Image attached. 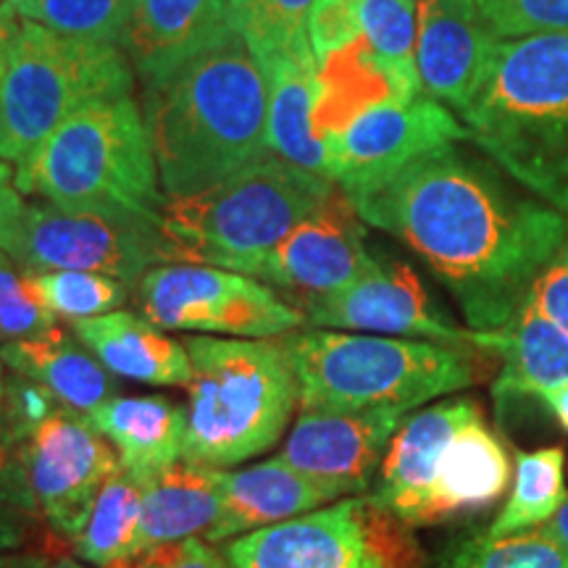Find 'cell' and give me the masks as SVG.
<instances>
[{"label":"cell","instance_id":"3","mask_svg":"<svg viewBox=\"0 0 568 568\" xmlns=\"http://www.w3.org/2000/svg\"><path fill=\"white\" fill-rule=\"evenodd\" d=\"M460 119L495 166L568 219V32L497 42Z\"/></svg>","mask_w":568,"mask_h":568},{"label":"cell","instance_id":"40","mask_svg":"<svg viewBox=\"0 0 568 568\" xmlns=\"http://www.w3.org/2000/svg\"><path fill=\"white\" fill-rule=\"evenodd\" d=\"M527 301L568 335V240L531 284Z\"/></svg>","mask_w":568,"mask_h":568},{"label":"cell","instance_id":"10","mask_svg":"<svg viewBox=\"0 0 568 568\" xmlns=\"http://www.w3.org/2000/svg\"><path fill=\"white\" fill-rule=\"evenodd\" d=\"M230 568H418L408 527L364 495H347L226 542Z\"/></svg>","mask_w":568,"mask_h":568},{"label":"cell","instance_id":"45","mask_svg":"<svg viewBox=\"0 0 568 568\" xmlns=\"http://www.w3.org/2000/svg\"><path fill=\"white\" fill-rule=\"evenodd\" d=\"M545 527H548V531L552 537L558 539L560 545H564L566 548V552H568V495H566V500H564V506L558 508V514L550 518L548 524H545Z\"/></svg>","mask_w":568,"mask_h":568},{"label":"cell","instance_id":"21","mask_svg":"<svg viewBox=\"0 0 568 568\" xmlns=\"http://www.w3.org/2000/svg\"><path fill=\"white\" fill-rule=\"evenodd\" d=\"M422 95L416 67L382 59L361 38L318 61L314 126L318 140L345 130L353 119L382 103H406Z\"/></svg>","mask_w":568,"mask_h":568},{"label":"cell","instance_id":"48","mask_svg":"<svg viewBox=\"0 0 568 568\" xmlns=\"http://www.w3.org/2000/svg\"><path fill=\"white\" fill-rule=\"evenodd\" d=\"M6 3V0H0V6H3Z\"/></svg>","mask_w":568,"mask_h":568},{"label":"cell","instance_id":"38","mask_svg":"<svg viewBox=\"0 0 568 568\" xmlns=\"http://www.w3.org/2000/svg\"><path fill=\"white\" fill-rule=\"evenodd\" d=\"M495 40L568 32V0H474Z\"/></svg>","mask_w":568,"mask_h":568},{"label":"cell","instance_id":"28","mask_svg":"<svg viewBox=\"0 0 568 568\" xmlns=\"http://www.w3.org/2000/svg\"><path fill=\"white\" fill-rule=\"evenodd\" d=\"M479 351L503 358L493 395L506 400L514 395H539L568 382V335L548 322L529 301H524L514 322L500 332H479Z\"/></svg>","mask_w":568,"mask_h":568},{"label":"cell","instance_id":"2","mask_svg":"<svg viewBox=\"0 0 568 568\" xmlns=\"http://www.w3.org/2000/svg\"><path fill=\"white\" fill-rule=\"evenodd\" d=\"M142 113L166 197L203 193L268 155V82L234 27L145 90Z\"/></svg>","mask_w":568,"mask_h":568},{"label":"cell","instance_id":"16","mask_svg":"<svg viewBox=\"0 0 568 568\" xmlns=\"http://www.w3.org/2000/svg\"><path fill=\"white\" fill-rule=\"evenodd\" d=\"M408 408L301 410L280 458L337 497L364 495Z\"/></svg>","mask_w":568,"mask_h":568},{"label":"cell","instance_id":"17","mask_svg":"<svg viewBox=\"0 0 568 568\" xmlns=\"http://www.w3.org/2000/svg\"><path fill=\"white\" fill-rule=\"evenodd\" d=\"M497 42L474 0H418L416 69L424 95L464 113L487 80Z\"/></svg>","mask_w":568,"mask_h":568},{"label":"cell","instance_id":"23","mask_svg":"<svg viewBox=\"0 0 568 568\" xmlns=\"http://www.w3.org/2000/svg\"><path fill=\"white\" fill-rule=\"evenodd\" d=\"M88 418L138 481L182 460L187 414L166 395H113Z\"/></svg>","mask_w":568,"mask_h":568},{"label":"cell","instance_id":"44","mask_svg":"<svg viewBox=\"0 0 568 568\" xmlns=\"http://www.w3.org/2000/svg\"><path fill=\"white\" fill-rule=\"evenodd\" d=\"M53 560H48L42 552L17 550V552H0V568H51Z\"/></svg>","mask_w":568,"mask_h":568},{"label":"cell","instance_id":"31","mask_svg":"<svg viewBox=\"0 0 568 568\" xmlns=\"http://www.w3.org/2000/svg\"><path fill=\"white\" fill-rule=\"evenodd\" d=\"M566 456L560 447H542L535 453H518L514 468V489L508 503L487 529L489 537H506L516 531L545 527L566 500L564 481Z\"/></svg>","mask_w":568,"mask_h":568},{"label":"cell","instance_id":"5","mask_svg":"<svg viewBox=\"0 0 568 568\" xmlns=\"http://www.w3.org/2000/svg\"><path fill=\"white\" fill-rule=\"evenodd\" d=\"M13 174L21 195L67 211L161 224L169 201L145 113L132 95L74 111Z\"/></svg>","mask_w":568,"mask_h":568},{"label":"cell","instance_id":"18","mask_svg":"<svg viewBox=\"0 0 568 568\" xmlns=\"http://www.w3.org/2000/svg\"><path fill=\"white\" fill-rule=\"evenodd\" d=\"M477 414V403L456 397L403 418L376 474V487L366 495L406 527H429L439 453Z\"/></svg>","mask_w":568,"mask_h":568},{"label":"cell","instance_id":"33","mask_svg":"<svg viewBox=\"0 0 568 568\" xmlns=\"http://www.w3.org/2000/svg\"><path fill=\"white\" fill-rule=\"evenodd\" d=\"M0 9L69 38L122 45L132 0H6Z\"/></svg>","mask_w":568,"mask_h":568},{"label":"cell","instance_id":"7","mask_svg":"<svg viewBox=\"0 0 568 568\" xmlns=\"http://www.w3.org/2000/svg\"><path fill=\"white\" fill-rule=\"evenodd\" d=\"M335 187V182L268 153L216 187L169 197L161 232L172 264H205L255 276L261 261Z\"/></svg>","mask_w":568,"mask_h":568},{"label":"cell","instance_id":"24","mask_svg":"<svg viewBox=\"0 0 568 568\" xmlns=\"http://www.w3.org/2000/svg\"><path fill=\"white\" fill-rule=\"evenodd\" d=\"M140 485V558L161 545L180 542V539H205L222 516V468L176 460Z\"/></svg>","mask_w":568,"mask_h":568},{"label":"cell","instance_id":"34","mask_svg":"<svg viewBox=\"0 0 568 568\" xmlns=\"http://www.w3.org/2000/svg\"><path fill=\"white\" fill-rule=\"evenodd\" d=\"M34 295L59 322H84L111 311H119L130 301L132 290L124 282L92 272H38L27 274Z\"/></svg>","mask_w":568,"mask_h":568},{"label":"cell","instance_id":"12","mask_svg":"<svg viewBox=\"0 0 568 568\" xmlns=\"http://www.w3.org/2000/svg\"><path fill=\"white\" fill-rule=\"evenodd\" d=\"M11 258L27 274L92 272L134 290L148 268L172 264V251L161 224L145 219L27 203Z\"/></svg>","mask_w":568,"mask_h":568},{"label":"cell","instance_id":"19","mask_svg":"<svg viewBox=\"0 0 568 568\" xmlns=\"http://www.w3.org/2000/svg\"><path fill=\"white\" fill-rule=\"evenodd\" d=\"M230 27V0H132L122 48L142 88L155 90Z\"/></svg>","mask_w":568,"mask_h":568},{"label":"cell","instance_id":"29","mask_svg":"<svg viewBox=\"0 0 568 568\" xmlns=\"http://www.w3.org/2000/svg\"><path fill=\"white\" fill-rule=\"evenodd\" d=\"M142 485L124 468L105 481L80 535L71 539L74 558L92 568H132L140 560Z\"/></svg>","mask_w":568,"mask_h":568},{"label":"cell","instance_id":"8","mask_svg":"<svg viewBox=\"0 0 568 568\" xmlns=\"http://www.w3.org/2000/svg\"><path fill=\"white\" fill-rule=\"evenodd\" d=\"M132 90L134 71L122 45L13 17L0 71V159L21 166L71 113Z\"/></svg>","mask_w":568,"mask_h":568},{"label":"cell","instance_id":"20","mask_svg":"<svg viewBox=\"0 0 568 568\" xmlns=\"http://www.w3.org/2000/svg\"><path fill=\"white\" fill-rule=\"evenodd\" d=\"M224 508L205 539L213 545L274 527L339 500L280 456L245 468H222Z\"/></svg>","mask_w":568,"mask_h":568},{"label":"cell","instance_id":"27","mask_svg":"<svg viewBox=\"0 0 568 568\" xmlns=\"http://www.w3.org/2000/svg\"><path fill=\"white\" fill-rule=\"evenodd\" d=\"M261 69L268 82V153L332 182L329 155L314 126L318 98L316 55H284Z\"/></svg>","mask_w":568,"mask_h":568},{"label":"cell","instance_id":"36","mask_svg":"<svg viewBox=\"0 0 568 568\" xmlns=\"http://www.w3.org/2000/svg\"><path fill=\"white\" fill-rule=\"evenodd\" d=\"M361 38L382 59L397 67H416L418 0H355Z\"/></svg>","mask_w":568,"mask_h":568},{"label":"cell","instance_id":"1","mask_svg":"<svg viewBox=\"0 0 568 568\" xmlns=\"http://www.w3.org/2000/svg\"><path fill=\"white\" fill-rule=\"evenodd\" d=\"M453 142L343 193L364 224L410 247L456 297L468 329L500 332L568 240V219Z\"/></svg>","mask_w":568,"mask_h":568},{"label":"cell","instance_id":"32","mask_svg":"<svg viewBox=\"0 0 568 568\" xmlns=\"http://www.w3.org/2000/svg\"><path fill=\"white\" fill-rule=\"evenodd\" d=\"M316 3L318 0H230V19L261 67H266L284 55L314 53L308 21Z\"/></svg>","mask_w":568,"mask_h":568},{"label":"cell","instance_id":"39","mask_svg":"<svg viewBox=\"0 0 568 568\" xmlns=\"http://www.w3.org/2000/svg\"><path fill=\"white\" fill-rule=\"evenodd\" d=\"M308 38L316 61L361 40V21L355 0H318L308 21Z\"/></svg>","mask_w":568,"mask_h":568},{"label":"cell","instance_id":"30","mask_svg":"<svg viewBox=\"0 0 568 568\" xmlns=\"http://www.w3.org/2000/svg\"><path fill=\"white\" fill-rule=\"evenodd\" d=\"M40 524L45 521L27 471L11 374L0 361V552L24 548Z\"/></svg>","mask_w":568,"mask_h":568},{"label":"cell","instance_id":"37","mask_svg":"<svg viewBox=\"0 0 568 568\" xmlns=\"http://www.w3.org/2000/svg\"><path fill=\"white\" fill-rule=\"evenodd\" d=\"M59 326L40 297L34 295L30 276L9 253L0 251V339H27L45 335Z\"/></svg>","mask_w":568,"mask_h":568},{"label":"cell","instance_id":"15","mask_svg":"<svg viewBox=\"0 0 568 568\" xmlns=\"http://www.w3.org/2000/svg\"><path fill=\"white\" fill-rule=\"evenodd\" d=\"M464 140H471V134L453 111L422 92L414 101L368 109L345 130L324 138V145L332 182L347 190Z\"/></svg>","mask_w":568,"mask_h":568},{"label":"cell","instance_id":"4","mask_svg":"<svg viewBox=\"0 0 568 568\" xmlns=\"http://www.w3.org/2000/svg\"><path fill=\"white\" fill-rule=\"evenodd\" d=\"M193 379L187 385V429L182 460L232 468L282 443L301 408L295 368L282 337L184 339Z\"/></svg>","mask_w":568,"mask_h":568},{"label":"cell","instance_id":"46","mask_svg":"<svg viewBox=\"0 0 568 568\" xmlns=\"http://www.w3.org/2000/svg\"><path fill=\"white\" fill-rule=\"evenodd\" d=\"M13 27V17L9 11L0 9V71H3V59H6V45H9V34Z\"/></svg>","mask_w":568,"mask_h":568},{"label":"cell","instance_id":"47","mask_svg":"<svg viewBox=\"0 0 568 568\" xmlns=\"http://www.w3.org/2000/svg\"><path fill=\"white\" fill-rule=\"evenodd\" d=\"M51 568H92V566L82 564V560H77V558H59V560H53Z\"/></svg>","mask_w":568,"mask_h":568},{"label":"cell","instance_id":"41","mask_svg":"<svg viewBox=\"0 0 568 568\" xmlns=\"http://www.w3.org/2000/svg\"><path fill=\"white\" fill-rule=\"evenodd\" d=\"M132 568H230V560L209 539L187 537L145 552Z\"/></svg>","mask_w":568,"mask_h":568},{"label":"cell","instance_id":"13","mask_svg":"<svg viewBox=\"0 0 568 568\" xmlns=\"http://www.w3.org/2000/svg\"><path fill=\"white\" fill-rule=\"evenodd\" d=\"M301 311L305 326L316 329L479 347V332L460 329L439 314L418 274L393 255H372L366 272L353 284L335 295L303 303Z\"/></svg>","mask_w":568,"mask_h":568},{"label":"cell","instance_id":"25","mask_svg":"<svg viewBox=\"0 0 568 568\" xmlns=\"http://www.w3.org/2000/svg\"><path fill=\"white\" fill-rule=\"evenodd\" d=\"M0 361L11 374L32 382L63 406L90 414L116 395V382L74 332L63 326L45 335L11 339L0 347Z\"/></svg>","mask_w":568,"mask_h":568},{"label":"cell","instance_id":"26","mask_svg":"<svg viewBox=\"0 0 568 568\" xmlns=\"http://www.w3.org/2000/svg\"><path fill=\"white\" fill-rule=\"evenodd\" d=\"M510 464L506 445L497 439L477 414L453 435L439 453L432 495V524L481 510L500 500L510 485Z\"/></svg>","mask_w":568,"mask_h":568},{"label":"cell","instance_id":"9","mask_svg":"<svg viewBox=\"0 0 568 568\" xmlns=\"http://www.w3.org/2000/svg\"><path fill=\"white\" fill-rule=\"evenodd\" d=\"M11 387L42 521L71 542L88 521L98 493L122 464L88 414L63 406L17 374H11Z\"/></svg>","mask_w":568,"mask_h":568},{"label":"cell","instance_id":"6","mask_svg":"<svg viewBox=\"0 0 568 568\" xmlns=\"http://www.w3.org/2000/svg\"><path fill=\"white\" fill-rule=\"evenodd\" d=\"M282 343L297 376L301 410H414L460 393L477 376L466 345L316 326L282 335Z\"/></svg>","mask_w":568,"mask_h":568},{"label":"cell","instance_id":"35","mask_svg":"<svg viewBox=\"0 0 568 568\" xmlns=\"http://www.w3.org/2000/svg\"><path fill=\"white\" fill-rule=\"evenodd\" d=\"M445 568H568V552L548 527L506 537L479 535L460 542Z\"/></svg>","mask_w":568,"mask_h":568},{"label":"cell","instance_id":"43","mask_svg":"<svg viewBox=\"0 0 568 568\" xmlns=\"http://www.w3.org/2000/svg\"><path fill=\"white\" fill-rule=\"evenodd\" d=\"M537 397L548 406L550 414L558 418V424L568 432V382H564V385L558 387L545 389V393H539Z\"/></svg>","mask_w":568,"mask_h":568},{"label":"cell","instance_id":"11","mask_svg":"<svg viewBox=\"0 0 568 568\" xmlns=\"http://www.w3.org/2000/svg\"><path fill=\"white\" fill-rule=\"evenodd\" d=\"M142 316L166 332L282 337L305 326L303 311L255 276L205 264H159L132 290Z\"/></svg>","mask_w":568,"mask_h":568},{"label":"cell","instance_id":"14","mask_svg":"<svg viewBox=\"0 0 568 568\" xmlns=\"http://www.w3.org/2000/svg\"><path fill=\"white\" fill-rule=\"evenodd\" d=\"M372 255L364 219L343 187H335V193L261 261L255 280L282 290L287 301L301 308L303 303L335 295L353 284L366 272Z\"/></svg>","mask_w":568,"mask_h":568},{"label":"cell","instance_id":"42","mask_svg":"<svg viewBox=\"0 0 568 568\" xmlns=\"http://www.w3.org/2000/svg\"><path fill=\"white\" fill-rule=\"evenodd\" d=\"M24 211L27 203L17 187V174L11 172V163L0 159V251L9 255L17 247Z\"/></svg>","mask_w":568,"mask_h":568},{"label":"cell","instance_id":"22","mask_svg":"<svg viewBox=\"0 0 568 568\" xmlns=\"http://www.w3.org/2000/svg\"><path fill=\"white\" fill-rule=\"evenodd\" d=\"M71 332L119 379L151 387H187L193 379V361L184 343L132 311L84 318L71 324Z\"/></svg>","mask_w":568,"mask_h":568}]
</instances>
